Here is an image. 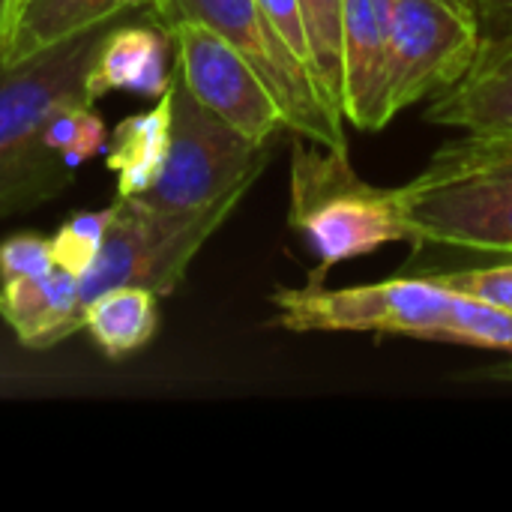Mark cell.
I'll list each match as a JSON object with an SVG mask.
<instances>
[{
  "instance_id": "obj_1",
  "label": "cell",
  "mask_w": 512,
  "mask_h": 512,
  "mask_svg": "<svg viewBox=\"0 0 512 512\" xmlns=\"http://www.w3.org/2000/svg\"><path fill=\"white\" fill-rule=\"evenodd\" d=\"M276 327L291 333H375L512 354V315L465 297L432 276H399L327 288L309 273L300 288H273Z\"/></svg>"
},
{
  "instance_id": "obj_2",
  "label": "cell",
  "mask_w": 512,
  "mask_h": 512,
  "mask_svg": "<svg viewBox=\"0 0 512 512\" xmlns=\"http://www.w3.org/2000/svg\"><path fill=\"white\" fill-rule=\"evenodd\" d=\"M396 192L414 246L512 258V135L465 132Z\"/></svg>"
},
{
  "instance_id": "obj_3",
  "label": "cell",
  "mask_w": 512,
  "mask_h": 512,
  "mask_svg": "<svg viewBox=\"0 0 512 512\" xmlns=\"http://www.w3.org/2000/svg\"><path fill=\"white\" fill-rule=\"evenodd\" d=\"M102 30L0 66V219L51 201L72 183L75 168L45 147V126L69 105H93L87 69Z\"/></svg>"
},
{
  "instance_id": "obj_4",
  "label": "cell",
  "mask_w": 512,
  "mask_h": 512,
  "mask_svg": "<svg viewBox=\"0 0 512 512\" xmlns=\"http://www.w3.org/2000/svg\"><path fill=\"white\" fill-rule=\"evenodd\" d=\"M288 225L318 255L312 273L327 276L336 264L378 252L387 243H411L396 189L366 183L348 150L324 147L303 135L291 153V204Z\"/></svg>"
},
{
  "instance_id": "obj_5",
  "label": "cell",
  "mask_w": 512,
  "mask_h": 512,
  "mask_svg": "<svg viewBox=\"0 0 512 512\" xmlns=\"http://www.w3.org/2000/svg\"><path fill=\"white\" fill-rule=\"evenodd\" d=\"M252 186L234 189L225 198L198 210H156L141 198H117V216L108 237L81 276L84 306L108 288H147L156 297H171L204 243L228 222Z\"/></svg>"
},
{
  "instance_id": "obj_6",
  "label": "cell",
  "mask_w": 512,
  "mask_h": 512,
  "mask_svg": "<svg viewBox=\"0 0 512 512\" xmlns=\"http://www.w3.org/2000/svg\"><path fill=\"white\" fill-rule=\"evenodd\" d=\"M150 18L162 27L177 21L210 27L261 72L288 117V132L348 150L342 111L327 96L321 78L285 45L258 0H156Z\"/></svg>"
},
{
  "instance_id": "obj_7",
  "label": "cell",
  "mask_w": 512,
  "mask_h": 512,
  "mask_svg": "<svg viewBox=\"0 0 512 512\" xmlns=\"http://www.w3.org/2000/svg\"><path fill=\"white\" fill-rule=\"evenodd\" d=\"M273 144H255L228 120L201 105L189 87L171 78V144L156 183L138 195L168 213L198 210L234 189L252 186L267 168Z\"/></svg>"
},
{
  "instance_id": "obj_8",
  "label": "cell",
  "mask_w": 512,
  "mask_h": 512,
  "mask_svg": "<svg viewBox=\"0 0 512 512\" xmlns=\"http://www.w3.org/2000/svg\"><path fill=\"white\" fill-rule=\"evenodd\" d=\"M483 42L477 12L447 0H393V33L384 78V123L453 87Z\"/></svg>"
},
{
  "instance_id": "obj_9",
  "label": "cell",
  "mask_w": 512,
  "mask_h": 512,
  "mask_svg": "<svg viewBox=\"0 0 512 512\" xmlns=\"http://www.w3.org/2000/svg\"><path fill=\"white\" fill-rule=\"evenodd\" d=\"M174 39V72L189 93L255 144L288 132V117L261 72L219 33L195 21L165 27Z\"/></svg>"
},
{
  "instance_id": "obj_10",
  "label": "cell",
  "mask_w": 512,
  "mask_h": 512,
  "mask_svg": "<svg viewBox=\"0 0 512 512\" xmlns=\"http://www.w3.org/2000/svg\"><path fill=\"white\" fill-rule=\"evenodd\" d=\"M393 0H342V117L366 132L384 129V78Z\"/></svg>"
},
{
  "instance_id": "obj_11",
  "label": "cell",
  "mask_w": 512,
  "mask_h": 512,
  "mask_svg": "<svg viewBox=\"0 0 512 512\" xmlns=\"http://www.w3.org/2000/svg\"><path fill=\"white\" fill-rule=\"evenodd\" d=\"M426 120L474 135H512V24L483 33L468 72L426 108Z\"/></svg>"
},
{
  "instance_id": "obj_12",
  "label": "cell",
  "mask_w": 512,
  "mask_h": 512,
  "mask_svg": "<svg viewBox=\"0 0 512 512\" xmlns=\"http://www.w3.org/2000/svg\"><path fill=\"white\" fill-rule=\"evenodd\" d=\"M174 51L171 33L153 24H111L102 30L90 69H87V90L90 99H102L114 90L141 93V96H165L174 78L168 69Z\"/></svg>"
},
{
  "instance_id": "obj_13",
  "label": "cell",
  "mask_w": 512,
  "mask_h": 512,
  "mask_svg": "<svg viewBox=\"0 0 512 512\" xmlns=\"http://www.w3.org/2000/svg\"><path fill=\"white\" fill-rule=\"evenodd\" d=\"M0 318L24 348H54L84 330L81 279L57 267L48 276L0 282Z\"/></svg>"
},
{
  "instance_id": "obj_14",
  "label": "cell",
  "mask_w": 512,
  "mask_h": 512,
  "mask_svg": "<svg viewBox=\"0 0 512 512\" xmlns=\"http://www.w3.org/2000/svg\"><path fill=\"white\" fill-rule=\"evenodd\" d=\"M156 0H18L6 30L0 66H15L45 48L111 27L129 12H150Z\"/></svg>"
},
{
  "instance_id": "obj_15",
  "label": "cell",
  "mask_w": 512,
  "mask_h": 512,
  "mask_svg": "<svg viewBox=\"0 0 512 512\" xmlns=\"http://www.w3.org/2000/svg\"><path fill=\"white\" fill-rule=\"evenodd\" d=\"M171 144V87L150 111L120 120L105 147V168L117 177V198L144 195L162 174Z\"/></svg>"
},
{
  "instance_id": "obj_16",
  "label": "cell",
  "mask_w": 512,
  "mask_h": 512,
  "mask_svg": "<svg viewBox=\"0 0 512 512\" xmlns=\"http://www.w3.org/2000/svg\"><path fill=\"white\" fill-rule=\"evenodd\" d=\"M84 330L108 360H126L159 333V297L147 288H108L84 306Z\"/></svg>"
},
{
  "instance_id": "obj_17",
  "label": "cell",
  "mask_w": 512,
  "mask_h": 512,
  "mask_svg": "<svg viewBox=\"0 0 512 512\" xmlns=\"http://www.w3.org/2000/svg\"><path fill=\"white\" fill-rule=\"evenodd\" d=\"M114 216H117V198H114V204H108L102 210H78V213H72L57 228V234L51 237L54 264L81 279L90 270V264L96 261Z\"/></svg>"
},
{
  "instance_id": "obj_18",
  "label": "cell",
  "mask_w": 512,
  "mask_h": 512,
  "mask_svg": "<svg viewBox=\"0 0 512 512\" xmlns=\"http://www.w3.org/2000/svg\"><path fill=\"white\" fill-rule=\"evenodd\" d=\"M300 3H303V18H306V30H309V48H312L315 72H318L327 96L339 108V84H342V0H300Z\"/></svg>"
},
{
  "instance_id": "obj_19",
  "label": "cell",
  "mask_w": 512,
  "mask_h": 512,
  "mask_svg": "<svg viewBox=\"0 0 512 512\" xmlns=\"http://www.w3.org/2000/svg\"><path fill=\"white\" fill-rule=\"evenodd\" d=\"M108 135L111 132L99 117V111H93V105H69L48 120L45 147L63 156L72 168H78L81 162L105 153Z\"/></svg>"
},
{
  "instance_id": "obj_20",
  "label": "cell",
  "mask_w": 512,
  "mask_h": 512,
  "mask_svg": "<svg viewBox=\"0 0 512 512\" xmlns=\"http://www.w3.org/2000/svg\"><path fill=\"white\" fill-rule=\"evenodd\" d=\"M435 282L474 297L480 303H489L501 312L512 315V258L489 267H459V270H429Z\"/></svg>"
},
{
  "instance_id": "obj_21",
  "label": "cell",
  "mask_w": 512,
  "mask_h": 512,
  "mask_svg": "<svg viewBox=\"0 0 512 512\" xmlns=\"http://www.w3.org/2000/svg\"><path fill=\"white\" fill-rule=\"evenodd\" d=\"M51 270H57L51 255V237L21 231L0 240V282L48 276Z\"/></svg>"
},
{
  "instance_id": "obj_22",
  "label": "cell",
  "mask_w": 512,
  "mask_h": 512,
  "mask_svg": "<svg viewBox=\"0 0 512 512\" xmlns=\"http://www.w3.org/2000/svg\"><path fill=\"white\" fill-rule=\"evenodd\" d=\"M258 3H261L264 15L270 18V24L276 27V33L285 39V45L315 72L312 48H309V30H306V18H303V3L300 0H258Z\"/></svg>"
},
{
  "instance_id": "obj_23",
  "label": "cell",
  "mask_w": 512,
  "mask_h": 512,
  "mask_svg": "<svg viewBox=\"0 0 512 512\" xmlns=\"http://www.w3.org/2000/svg\"><path fill=\"white\" fill-rule=\"evenodd\" d=\"M480 21H483V33H495L512 24V0H474Z\"/></svg>"
},
{
  "instance_id": "obj_24",
  "label": "cell",
  "mask_w": 512,
  "mask_h": 512,
  "mask_svg": "<svg viewBox=\"0 0 512 512\" xmlns=\"http://www.w3.org/2000/svg\"><path fill=\"white\" fill-rule=\"evenodd\" d=\"M15 3H18V0H0V54H3V42H6V30H9Z\"/></svg>"
},
{
  "instance_id": "obj_25",
  "label": "cell",
  "mask_w": 512,
  "mask_h": 512,
  "mask_svg": "<svg viewBox=\"0 0 512 512\" xmlns=\"http://www.w3.org/2000/svg\"><path fill=\"white\" fill-rule=\"evenodd\" d=\"M447 3H453V6H459V9H468V12H477V3L474 0H447ZM480 15V12H477Z\"/></svg>"
}]
</instances>
